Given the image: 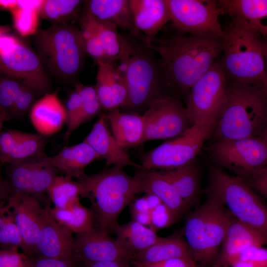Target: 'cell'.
I'll use <instances>...</instances> for the list:
<instances>
[{
    "instance_id": "obj_1",
    "label": "cell",
    "mask_w": 267,
    "mask_h": 267,
    "mask_svg": "<svg viewBox=\"0 0 267 267\" xmlns=\"http://www.w3.org/2000/svg\"><path fill=\"white\" fill-rule=\"evenodd\" d=\"M150 47L160 58L170 91L181 98L219 59L223 51V38L183 33L171 24L165 26Z\"/></svg>"
},
{
    "instance_id": "obj_2",
    "label": "cell",
    "mask_w": 267,
    "mask_h": 267,
    "mask_svg": "<svg viewBox=\"0 0 267 267\" xmlns=\"http://www.w3.org/2000/svg\"><path fill=\"white\" fill-rule=\"evenodd\" d=\"M121 35L118 67L125 80L127 112L140 114L155 101L173 95L163 78L160 58L145 41L126 32Z\"/></svg>"
},
{
    "instance_id": "obj_3",
    "label": "cell",
    "mask_w": 267,
    "mask_h": 267,
    "mask_svg": "<svg viewBox=\"0 0 267 267\" xmlns=\"http://www.w3.org/2000/svg\"><path fill=\"white\" fill-rule=\"evenodd\" d=\"M123 169L113 166L94 174H85L78 180L82 197L91 203L98 228L108 234L116 233L119 215L136 194L142 193L138 179Z\"/></svg>"
},
{
    "instance_id": "obj_4",
    "label": "cell",
    "mask_w": 267,
    "mask_h": 267,
    "mask_svg": "<svg viewBox=\"0 0 267 267\" xmlns=\"http://www.w3.org/2000/svg\"><path fill=\"white\" fill-rule=\"evenodd\" d=\"M267 122V90L227 83V102L211 137L214 140L259 137Z\"/></svg>"
},
{
    "instance_id": "obj_5",
    "label": "cell",
    "mask_w": 267,
    "mask_h": 267,
    "mask_svg": "<svg viewBox=\"0 0 267 267\" xmlns=\"http://www.w3.org/2000/svg\"><path fill=\"white\" fill-rule=\"evenodd\" d=\"M224 31L220 61L227 83L262 86L267 90L263 37L251 28L232 21Z\"/></svg>"
},
{
    "instance_id": "obj_6",
    "label": "cell",
    "mask_w": 267,
    "mask_h": 267,
    "mask_svg": "<svg viewBox=\"0 0 267 267\" xmlns=\"http://www.w3.org/2000/svg\"><path fill=\"white\" fill-rule=\"evenodd\" d=\"M206 195V202L187 214L183 234L194 261L200 267H212L235 217L217 197Z\"/></svg>"
},
{
    "instance_id": "obj_7",
    "label": "cell",
    "mask_w": 267,
    "mask_h": 267,
    "mask_svg": "<svg viewBox=\"0 0 267 267\" xmlns=\"http://www.w3.org/2000/svg\"><path fill=\"white\" fill-rule=\"evenodd\" d=\"M32 41L46 72L69 80L81 71L87 54L78 27L66 22L52 24L36 31Z\"/></svg>"
},
{
    "instance_id": "obj_8",
    "label": "cell",
    "mask_w": 267,
    "mask_h": 267,
    "mask_svg": "<svg viewBox=\"0 0 267 267\" xmlns=\"http://www.w3.org/2000/svg\"><path fill=\"white\" fill-rule=\"evenodd\" d=\"M203 192L217 197L237 220L267 239V203L243 178L212 166Z\"/></svg>"
},
{
    "instance_id": "obj_9",
    "label": "cell",
    "mask_w": 267,
    "mask_h": 267,
    "mask_svg": "<svg viewBox=\"0 0 267 267\" xmlns=\"http://www.w3.org/2000/svg\"><path fill=\"white\" fill-rule=\"evenodd\" d=\"M227 82L220 58L190 89L186 109L206 140L212 135L227 102Z\"/></svg>"
},
{
    "instance_id": "obj_10",
    "label": "cell",
    "mask_w": 267,
    "mask_h": 267,
    "mask_svg": "<svg viewBox=\"0 0 267 267\" xmlns=\"http://www.w3.org/2000/svg\"><path fill=\"white\" fill-rule=\"evenodd\" d=\"M0 71L2 76L21 82L38 94L49 93V80L36 51L3 28L0 34Z\"/></svg>"
},
{
    "instance_id": "obj_11",
    "label": "cell",
    "mask_w": 267,
    "mask_h": 267,
    "mask_svg": "<svg viewBox=\"0 0 267 267\" xmlns=\"http://www.w3.org/2000/svg\"><path fill=\"white\" fill-rule=\"evenodd\" d=\"M206 150L215 166L243 178L267 165V145L259 137L214 140Z\"/></svg>"
},
{
    "instance_id": "obj_12",
    "label": "cell",
    "mask_w": 267,
    "mask_h": 267,
    "mask_svg": "<svg viewBox=\"0 0 267 267\" xmlns=\"http://www.w3.org/2000/svg\"><path fill=\"white\" fill-rule=\"evenodd\" d=\"M172 25L178 30L223 38L225 31L219 21L224 13L219 1L167 0Z\"/></svg>"
},
{
    "instance_id": "obj_13",
    "label": "cell",
    "mask_w": 267,
    "mask_h": 267,
    "mask_svg": "<svg viewBox=\"0 0 267 267\" xmlns=\"http://www.w3.org/2000/svg\"><path fill=\"white\" fill-rule=\"evenodd\" d=\"M142 115L143 143L181 136L193 124L181 98L170 95L152 103Z\"/></svg>"
},
{
    "instance_id": "obj_14",
    "label": "cell",
    "mask_w": 267,
    "mask_h": 267,
    "mask_svg": "<svg viewBox=\"0 0 267 267\" xmlns=\"http://www.w3.org/2000/svg\"><path fill=\"white\" fill-rule=\"evenodd\" d=\"M205 140L202 132L193 125L179 137L143 154L142 169L169 170L182 166L195 159Z\"/></svg>"
},
{
    "instance_id": "obj_15",
    "label": "cell",
    "mask_w": 267,
    "mask_h": 267,
    "mask_svg": "<svg viewBox=\"0 0 267 267\" xmlns=\"http://www.w3.org/2000/svg\"><path fill=\"white\" fill-rule=\"evenodd\" d=\"M134 257L116 239L98 228L77 234L75 237L74 260L82 265L103 261H129Z\"/></svg>"
},
{
    "instance_id": "obj_16",
    "label": "cell",
    "mask_w": 267,
    "mask_h": 267,
    "mask_svg": "<svg viewBox=\"0 0 267 267\" xmlns=\"http://www.w3.org/2000/svg\"><path fill=\"white\" fill-rule=\"evenodd\" d=\"M11 205L15 221L24 242L23 253L33 257L46 212L36 197L15 194L8 201Z\"/></svg>"
},
{
    "instance_id": "obj_17",
    "label": "cell",
    "mask_w": 267,
    "mask_h": 267,
    "mask_svg": "<svg viewBox=\"0 0 267 267\" xmlns=\"http://www.w3.org/2000/svg\"><path fill=\"white\" fill-rule=\"evenodd\" d=\"M49 206L47 203L33 257L74 260L73 233L52 218Z\"/></svg>"
},
{
    "instance_id": "obj_18",
    "label": "cell",
    "mask_w": 267,
    "mask_h": 267,
    "mask_svg": "<svg viewBox=\"0 0 267 267\" xmlns=\"http://www.w3.org/2000/svg\"><path fill=\"white\" fill-rule=\"evenodd\" d=\"M84 141L93 149L100 159L106 161V166L113 165L123 168L132 166L137 170L142 169L141 165L133 161L125 149L118 144L109 129L104 114L99 116Z\"/></svg>"
},
{
    "instance_id": "obj_19",
    "label": "cell",
    "mask_w": 267,
    "mask_h": 267,
    "mask_svg": "<svg viewBox=\"0 0 267 267\" xmlns=\"http://www.w3.org/2000/svg\"><path fill=\"white\" fill-rule=\"evenodd\" d=\"M94 86L102 108L108 110L124 108L128 92L124 74L118 66L99 61Z\"/></svg>"
},
{
    "instance_id": "obj_20",
    "label": "cell",
    "mask_w": 267,
    "mask_h": 267,
    "mask_svg": "<svg viewBox=\"0 0 267 267\" xmlns=\"http://www.w3.org/2000/svg\"><path fill=\"white\" fill-rule=\"evenodd\" d=\"M266 245L267 239L265 237L234 218L225 235L218 257L212 267L231 266L246 248Z\"/></svg>"
},
{
    "instance_id": "obj_21",
    "label": "cell",
    "mask_w": 267,
    "mask_h": 267,
    "mask_svg": "<svg viewBox=\"0 0 267 267\" xmlns=\"http://www.w3.org/2000/svg\"><path fill=\"white\" fill-rule=\"evenodd\" d=\"M135 26L150 46L171 21L167 0H129Z\"/></svg>"
},
{
    "instance_id": "obj_22",
    "label": "cell",
    "mask_w": 267,
    "mask_h": 267,
    "mask_svg": "<svg viewBox=\"0 0 267 267\" xmlns=\"http://www.w3.org/2000/svg\"><path fill=\"white\" fill-rule=\"evenodd\" d=\"M31 122L38 134L49 136L57 133L66 123L65 106L57 91L47 93L36 102L30 112Z\"/></svg>"
},
{
    "instance_id": "obj_23",
    "label": "cell",
    "mask_w": 267,
    "mask_h": 267,
    "mask_svg": "<svg viewBox=\"0 0 267 267\" xmlns=\"http://www.w3.org/2000/svg\"><path fill=\"white\" fill-rule=\"evenodd\" d=\"M84 7L97 19L114 25L145 41L135 26L129 0H87Z\"/></svg>"
},
{
    "instance_id": "obj_24",
    "label": "cell",
    "mask_w": 267,
    "mask_h": 267,
    "mask_svg": "<svg viewBox=\"0 0 267 267\" xmlns=\"http://www.w3.org/2000/svg\"><path fill=\"white\" fill-rule=\"evenodd\" d=\"M100 159L84 140L72 146H64L56 154L48 156L49 162L59 173L77 180L85 174L84 169L87 166Z\"/></svg>"
},
{
    "instance_id": "obj_25",
    "label": "cell",
    "mask_w": 267,
    "mask_h": 267,
    "mask_svg": "<svg viewBox=\"0 0 267 267\" xmlns=\"http://www.w3.org/2000/svg\"><path fill=\"white\" fill-rule=\"evenodd\" d=\"M134 176L139 180L142 193H151L159 197L178 218L189 207L160 171L138 170Z\"/></svg>"
},
{
    "instance_id": "obj_26",
    "label": "cell",
    "mask_w": 267,
    "mask_h": 267,
    "mask_svg": "<svg viewBox=\"0 0 267 267\" xmlns=\"http://www.w3.org/2000/svg\"><path fill=\"white\" fill-rule=\"evenodd\" d=\"M219 1L232 21L244 24L267 38V0Z\"/></svg>"
},
{
    "instance_id": "obj_27",
    "label": "cell",
    "mask_w": 267,
    "mask_h": 267,
    "mask_svg": "<svg viewBox=\"0 0 267 267\" xmlns=\"http://www.w3.org/2000/svg\"><path fill=\"white\" fill-rule=\"evenodd\" d=\"M111 131L124 149L143 143L144 124L142 115L122 112L118 108L104 113Z\"/></svg>"
},
{
    "instance_id": "obj_28",
    "label": "cell",
    "mask_w": 267,
    "mask_h": 267,
    "mask_svg": "<svg viewBox=\"0 0 267 267\" xmlns=\"http://www.w3.org/2000/svg\"><path fill=\"white\" fill-rule=\"evenodd\" d=\"M135 263L151 264L178 258L193 259L191 251L179 235L175 234L136 253Z\"/></svg>"
},
{
    "instance_id": "obj_29",
    "label": "cell",
    "mask_w": 267,
    "mask_h": 267,
    "mask_svg": "<svg viewBox=\"0 0 267 267\" xmlns=\"http://www.w3.org/2000/svg\"><path fill=\"white\" fill-rule=\"evenodd\" d=\"M160 171L189 207L197 200L200 194V176L195 159L175 169Z\"/></svg>"
},
{
    "instance_id": "obj_30",
    "label": "cell",
    "mask_w": 267,
    "mask_h": 267,
    "mask_svg": "<svg viewBox=\"0 0 267 267\" xmlns=\"http://www.w3.org/2000/svg\"><path fill=\"white\" fill-rule=\"evenodd\" d=\"M115 233L116 239L134 256L165 238L159 236L150 227L133 220L125 224H119Z\"/></svg>"
},
{
    "instance_id": "obj_31",
    "label": "cell",
    "mask_w": 267,
    "mask_h": 267,
    "mask_svg": "<svg viewBox=\"0 0 267 267\" xmlns=\"http://www.w3.org/2000/svg\"><path fill=\"white\" fill-rule=\"evenodd\" d=\"M50 216L61 225L77 234L94 228V213L92 209L83 206L79 202L67 208L49 207Z\"/></svg>"
},
{
    "instance_id": "obj_32",
    "label": "cell",
    "mask_w": 267,
    "mask_h": 267,
    "mask_svg": "<svg viewBox=\"0 0 267 267\" xmlns=\"http://www.w3.org/2000/svg\"><path fill=\"white\" fill-rule=\"evenodd\" d=\"M80 17L85 20L99 38L110 63L116 65L121 49V35L118 28L92 16L84 7Z\"/></svg>"
},
{
    "instance_id": "obj_33",
    "label": "cell",
    "mask_w": 267,
    "mask_h": 267,
    "mask_svg": "<svg viewBox=\"0 0 267 267\" xmlns=\"http://www.w3.org/2000/svg\"><path fill=\"white\" fill-rule=\"evenodd\" d=\"M47 193L54 207L64 209L80 202L82 187L79 181L71 177L58 175Z\"/></svg>"
},
{
    "instance_id": "obj_34",
    "label": "cell",
    "mask_w": 267,
    "mask_h": 267,
    "mask_svg": "<svg viewBox=\"0 0 267 267\" xmlns=\"http://www.w3.org/2000/svg\"><path fill=\"white\" fill-rule=\"evenodd\" d=\"M39 155L21 162L9 164L6 171V180L13 195H31L33 170Z\"/></svg>"
},
{
    "instance_id": "obj_35",
    "label": "cell",
    "mask_w": 267,
    "mask_h": 267,
    "mask_svg": "<svg viewBox=\"0 0 267 267\" xmlns=\"http://www.w3.org/2000/svg\"><path fill=\"white\" fill-rule=\"evenodd\" d=\"M0 246L1 249L17 247L24 249V242L17 225L11 204L0 203Z\"/></svg>"
},
{
    "instance_id": "obj_36",
    "label": "cell",
    "mask_w": 267,
    "mask_h": 267,
    "mask_svg": "<svg viewBox=\"0 0 267 267\" xmlns=\"http://www.w3.org/2000/svg\"><path fill=\"white\" fill-rule=\"evenodd\" d=\"M83 1L79 0H47L39 6L41 15L52 24L66 23L77 12Z\"/></svg>"
},
{
    "instance_id": "obj_37",
    "label": "cell",
    "mask_w": 267,
    "mask_h": 267,
    "mask_svg": "<svg viewBox=\"0 0 267 267\" xmlns=\"http://www.w3.org/2000/svg\"><path fill=\"white\" fill-rule=\"evenodd\" d=\"M25 86L26 85L15 79L2 76L0 77V129L4 122L13 118L15 104Z\"/></svg>"
},
{
    "instance_id": "obj_38",
    "label": "cell",
    "mask_w": 267,
    "mask_h": 267,
    "mask_svg": "<svg viewBox=\"0 0 267 267\" xmlns=\"http://www.w3.org/2000/svg\"><path fill=\"white\" fill-rule=\"evenodd\" d=\"M58 174L44 152L39 155L33 170L31 196L41 198Z\"/></svg>"
},
{
    "instance_id": "obj_39",
    "label": "cell",
    "mask_w": 267,
    "mask_h": 267,
    "mask_svg": "<svg viewBox=\"0 0 267 267\" xmlns=\"http://www.w3.org/2000/svg\"><path fill=\"white\" fill-rule=\"evenodd\" d=\"M47 138L39 134L26 133L8 156L6 163L11 164L35 157L43 153Z\"/></svg>"
},
{
    "instance_id": "obj_40",
    "label": "cell",
    "mask_w": 267,
    "mask_h": 267,
    "mask_svg": "<svg viewBox=\"0 0 267 267\" xmlns=\"http://www.w3.org/2000/svg\"><path fill=\"white\" fill-rule=\"evenodd\" d=\"M75 90L79 94L82 100L81 112L76 124L77 129L80 126L96 116L102 107L94 87L76 83Z\"/></svg>"
},
{
    "instance_id": "obj_41",
    "label": "cell",
    "mask_w": 267,
    "mask_h": 267,
    "mask_svg": "<svg viewBox=\"0 0 267 267\" xmlns=\"http://www.w3.org/2000/svg\"><path fill=\"white\" fill-rule=\"evenodd\" d=\"M80 26L86 54L96 62L101 61L109 63L101 41L94 30L81 17Z\"/></svg>"
},
{
    "instance_id": "obj_42",
    "label": "cell",
    "mask_w": 267,
    "mask_h": 267,
    "mask_svg": "<svg viewBox=\"0 0 267 267\" xmlns=\"http://www.w3.org/2000/svg\"><path fill=\"white\" fill-rule=\"evenodd\" d=\"M67 130L64 138L67 141L71 134L77 129L76 124L82 109V100L78 92L75 90L69 95L65 105Z\"/></svg>"
},
{
    "instance_id": "obj_43",
    "label": "cell",
    "mask_w": 267,
    "mask_h": 267,
    "mask_svg": "<svg viewBox=\"0 0 267 267\" xmlns=\"http://www.w3.org/2000/svg\"><path fill=\"white\" fill-rule=\"evenodd\" d=\"M179 218L163 203L151 211L150 228L156 231L168 227Z\"/></svg>"
},
{
    "instance_id": "obj_44",
    "label": "cell",
    "mask_w": 267,
    "mask_h": 267,
    "mask_svg": "<svg viewBox=\"0 0 267 267\" xmlns=\"http://www.w3.org/2000/svg\"><path fill=\"white\" fill-rule=\"evenodd\" d=\"M0 267H33V265L31 258L19 252L18 248L12 247L1 249Z\"/></svg>"
},
{
    "instance_id": "obj_45",
    "label": "cell",
    "mask_w": 267,
    "mask_h": 267,
    "mask_svg": "<svg viewBox=\"0 0 267 267\" xmlns=\"http://www.w3.org/2000/svg\"><path fill=\"white\" fill-rule=\"evenodd\" d=\"M25 133L15 130L1 132L0 135V160L6 163L10 154L21 139Z\"/></svg>"
},
{
    "instance_id": "obj_46",
    "label": "cell",
    "mask_w": 267,
    "mask_h": 267,
    "mask_svg": "<svg viewBox=\"0 0 267 267\" xmlns=\"http://www.w3.org/2000/svg\"><path fill=\"white\" fill-rule=\"evenodd\" d=\"M237 261L247 262L251 267H267V247H249L240 254Z\"/></svg>"
},
{
    "instance_id": "obj_47",
    "label": "cell",
    "mask_w": 267,
    "mask_h": 267,
    "mask_svg": "<svg viewBox=\"0 0 267 267\" xmlns=\"http://www.w3.org/2000/svg\"><path fill=\"white\" fill-rule=\"evenodd\" d=\"M14 10V21L17 29L22 34H28L35 27L33 26L34 24L33 21L35 11L34 9H26L18 6Z\"/></svg>"
},
{
    "instance_id": "obj_48",
    "label": "cell",
    "mask_w": 267,
    "mask_h": 267,
    "mask_svg": "<svg viewBox=\"0 0 267 267\" xmlns=\"http://www.w3.org/2000/svg\"><path fill=\"white\" fill-rule=\"evenodd\" d=\"M243 179L256 192L267 200V165Z\"/></svg>"
},
{
    "instance_id": "obj_49",
    "label": "cell",
    "mask_w": 267,
    "mask_h": 267,
    "mask_svg": "<svg viewBox=\"0 0 267 267\" xmlns=\"http://www.w3.org/2000/svg\"><path fill=\"white\" fill-rule=\"evenodd\" d=\"M134 267H200L192 259L178 258L151 264L134 263Z\"/></svg>"
},
{
    "instance_id": "obj_50",
    "label": "cell",
    "mask_w": 267,
    "mask_h": 267,
    "mask_svg": "<svg viewBox=\"0 0 267 267\" xmlns=\"http://www.w3.org/2000/svg\"><path fill=\"white\" fill-rule=\"evenodd\" d=\"M31 259L33 267H75L76 266V262L74 260L41 257H32Z\"/></svg>"
},
{
    "instance_id": "obj_51",
    "label": "cell",
    "mask_w": 267,
    "mask_h": 267,
    "mask_svg": "<svg viewBox=\"0 0 267 267\" xmlns=\"http://www.w3.org/2000/svg\"><path fill=\"white\" fill-rule=\"evenodd\" d=\"M84 267H134L130 266L128 261L113 260L103 261L85 263Z\"/></svg>"
},
{
    "instance_id": "obj_52",
    "label": "cell",
    "mask_w": 267,
    "mask_h": 267,
    "mask_svg": "<svg viewBox=\"0 0 267 267\" xmlns=\"http://www.w3.org/2000/svg\"><path fill=\"white\" fill-rule=\"evenodd\" d=\"M131 212H151L145 196L133 202L130 206Z\"/></svg>"
},
{
    "instance_id": "obj_53",
    "label": "cell",
    "mask_w": 267,
    "mask_h": 267,
    "mask_svg": "<svg viewBox=\"0 0 267 267\" xmlns=\"http://www.w3.org/2000/svg\"><path fill=\"white\" fill-rule=\"evenodd\" d=\"M144 196L147 199L150 211L163 203L161 199L154 194L146 193Z\"/></svg>"
},
{
    "instance_id": "obj_54",
    "label": "cell",
    "mask_w": 267,
    "mask_h": 267,
    "mask_svg": "<svg viewBox=\"0 0 267 267\" xmlns=\"http://www.w3.org/2000/svg\"><path fill=\"white\" fill-rule=\"evenodd\" d=\"M262 47L265 61H266L267 65V38H262Z\"/></svg>"
},
{
    "instance_id": "obj_55",
    "label": "cell",
    "mask_w": 267,
    "mask_h": 267,
    "mask_svg": "<svg viewBox=\"0 0 267 267\" xmlns=\"http://www.w3.org/2000/svg\"><path fill=\"white\" fill-rule=\"evenodd\" d=\"M259 137L267 145V122Z\"/></svg>"
}]
</instances>
